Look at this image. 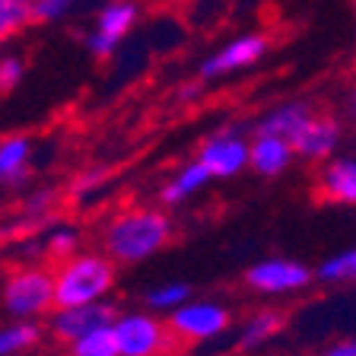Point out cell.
Returning a JSON list of instances; mask_svg holds the SVG:
<instances>
[{
  "instance_id": "52a82bcc",
  "label": "cell",
  "mask_w": 356,
  "mask_h": 356,
  "mask_svg": "<svg viewBox=\"0 0 356 356\" xmlns=\"http://www.w3.org/2000/svg\"><path fill=\"white\" fill-rule=\"evenodd\" d=\"M232 325V312L213 299H188L175 312H169V327L178 341L204 343L226 334Z\"/></svg>"
},
{
  "instance_id": "9a60e30c",
  "label": "cell",
  "mask_w": 356,
  "mask_h": 356,
  "mask_svg": "<svg viewBox=\"0 0 356 356\" xmlns=\"http://www.w3.org/2000/svg\"><path fill=\"white\" fill-rule=\"evenodd\" d=\"M210 169L200 159H191V163H185V165H178L175 169V175L165 181V188H163V204L165 207H178V204H185L188 197H194V194H200L204 188H207V181H210Z\"/></svg>"
},
{
  "instance_id": "ba28073f",
  "label": "cell",
  "mask_w": 356,
  "mask_h": 356,
  "mask_svg": "<svg viewBox=\"0 0 356 356\" xmlns=\"http://www.w3.org/2000/svg\"><path fill=\"white\" fill-rule=\"evenodd\" d=\"M242 134V124H226L200 143L197 159L207 165L213 178H236L252 165V143Z\"/></svg>"
},
{
  "instance_id": "44dd1931",
  "label": "cell",
  "mask_w": 356,
  "mask_h": 356,
  "mask_svg": "<svg viewBox=\"0 0 356 356\" xmlns=\"http://www.w3.org/2000/svg\"><path fill=\"white\" fill-rule=\"evenodd\" d=\"M321 283L341 286V283H356V248H343V252L331 254L327 261H321L315 270Z\"/></svg>"
},
{
  "instance_id": "83f0119b",
  "label": "cell",
  "mask_w": 356,
  "mask_h": 356,
  "mask_svg": "<svg viewBox=\"0 0 356 356\" xmlns=\"http://www.w3.org/2000/svg\"><path fill=\"white\" fill-rule=\"evenodd\" d=\"M51 200H54L51 191H35L29 200H26V204H22V210H26V213H42V210L48 207Z\"/></svg>"
},
{
  "instance_id": "3957f363",
  "label": "cell",
  "mask_w": 356,
  "mask_h": 356,
  "mask_svg": "<svg viewBox=\"0 0 356 356\" xmlns=\"http://www.w3.org/2000/svg\"><path fill=\"white\" fill-rule=\"evenodd\" d=\"M0 302L10 318H42L58 309V283L44 267H19L3 280Z\"/></svg>"
},
{
  "instance_id": "8fae6325",
  "label": "cell",
  "mask_w": 356,
  "mask_h": 356,
  "mask_svg": "<svg viewBox=\"0 0 356 356\" xmlns=\"http://www.w3.org/2000/svg\"><path fill=\"white\" fill-rule=\"evenodd\" d=\"M341 137L343 127L334 115H312L302 124V131L293 137V149L309 163H318V159H331L334 149L341 147Z\"/></svg>"
},
{
  "instance_id": "ffe728a7",
  "label": "cell",
  "mask_w": 356,
  "mask_h": 356,
  "mask_svg": "<svg viewBox=\"0 0 356 356\" xmlns=\"http://www.w3.org/2000/svg\"><path fill=\"white\" fill-rule=\"evenodd\" d=\"M35 22V0H0V44Z\"/></svg>"
},
{
  "instance_id": "7a4b0ae2",
  "label": "cell",
  "mask_w": 356,
  "mask_h": 356,
  "mask_svg": "<svg viewBox=\"0 0 356 356\" xmlns=\"http://www.w3.org/2000/svg\"><path fill=\"white\" fill-rule=\"evenodd\" d=\"M115 264L118 261L111 254L96 252H76L70 258L60 261L54 270V283H58V305H86V302H102L115 286Z\"/></svg>"
},
{
  "instance_id": "30bf717a",
  "label": "cell",
  "mask_w": 356,
  "mask_h": 356,
  "mask_svg": "<svg viewBox=\"0 0 356 356\" xmlns=\"http://www.w3.org/2000/svg\"><path fill=\"white\" fill-rule=\"evenodd\" d=\"M115 321V305L111 302H86V305H58L51 312V334L58 337L60 343H70L83 334H89L92 327H102Z\"/></svg>"
},
{
  "instance_id": "9c48e42d",
  "label": "cell",
  "mask_w": 356,
  "mask_h": 356,
  "mask_svg": "<svg viewBox=\"0 0 356 356\" xmlns=\"http://www.w3.org/2000/svg\"><path fill=\"white\" fill-rule=\"evenodd\" d=\"M312 270L296 258H261L245 270V286L258 296H286L312 283Z\"/></svg>"
},
{
  "instance_id": "ac0fdd59",
  "label": "cell",
  "mask_w": 356,
  "mask_h": 356,
  "mask_svg": "<svg viewBox=\"0 0 356 356\" xmlns=\"http://www.w3.org/2000/svg\"><path fill=\"white\" fill-rule=\"evenodd\" d=\"M67 350H70V356H121L115 325L92 327L89 334H83V337L67 343Z\"/></svg>"
},
{
  "instance_id": "7c38bea8",
  "label": "cell",
  "mask_w": 356,
  "mask_h": 356,
  "mask_svg": "<svg viewBox=\"0 0 356 356\" xmlns=\"http://www.w3.org/2000/svg\"><path fill=\"white\" fill-rule=\"evenodd\" d=\"M293 159H296L293 140L280 134H254L252 137V172H258L261 178L283 175Z\"/></svg>"
},
{
  "instance_id": "f546056e",
  "label": "cell",
  "mask_w": 356,
  "mask_h": 356,
  "mask_svg": "<svg viewBox=\"0 0 356 356\" xmlns=\"http://www.w3.org/2000/svg\"><path fill=\"white\" fill-rule=\"evenodd\" d=\"M347 111H350V118H356V86H353V92H350V99H347Z\"/></svg>"
},
{
  "instance_id": "6da1fadb",
  "label": "cell",
  "mask_w": 356,
  "mask_h": 356,
  "mask_svg": "<svg viewBox=\"0 0 356 356\" xmlns=\"http://www.w3.org/2000/svg\"><path fill=\"white\" fill-rule=\"evenodd\" d=\"M172 238V222L163 210L134 207L118 213L105 226V254L118 261V264H140L159 254Z\"/></svg>"
},
{
  "instance_id": "4316f807",
  "label": "cell",
  "mask_w": 356,
  "mask_h": 356,
  "mask_svg": "<svg viewBox=\"0 0 356 356\" xmlns=\"http://www.w3.org/2000/svg\"><path fill=\"white\" fill-rule=\"evenodd\" d=\"M200 92H204V80L197 76V80H191V83H181V86L175 89V99L181 105H188V102H197Z\"/></svg>"
},
{
  "instance_id": "484cf974",
  "label": "cell",
  "mask_w": 356,
  "mask_h": 356,
  "mask_svg": "<svg viewBox=\"0 0 356 356\" xmlns=\"http://www.w3.org/2000/svg\"><path fill=\"white\" fill-rule=\"evenodd\" d=\"M315 356H356V337H343V341L327 343V347L318 350Z\"/></svg>"
},
{
  "instance_id": "d6986e66",
  "label": "cell",
  "mask_w": 356,
  "mask_h": 356,
  "mask_svg": "<svg viewBox=\"0 0 356 356\" xmlns=\"http://www.w3.org/2000/svg\"><path fill=\"white\" fill-rule=\"evenodd\" d=\"M42 341V327L29 318H13V325L0 327V356H19Z\"/></svg>"
},
{
  "instance_id": "5b68a950",
  "label": "cell",
  "mask_w": 356,
  "mask_h": 356,
  "mask_svg": "<svg viewBox=\"0 0 356 356\" xmlns=\"http://www.w3.org/2000/svg\"><path fill=\"white\" fill-rule=\"evenodd\" d=\"M115 334H118L121 356H165L172 350V327L159 321L153 312H124L115 315Z\"/></svg>"
},
{
  "instance_id": "d4e9b609",
  "label": "cell",
  "mask_w": 356,
  "mask_h": 356,
  "mask_svg": "<svg viewBox=\"0 0 356 356\" xmlns=\"http://www.w3.org/2000/svg\"><path fill=\"white\" fill-rule=\"evenodd\" d=\"M22 74H26V60L19 54H0V92L19 86Z\"/></svg>"
},
{
  "instance_id": "e0dca14e",
  "label": "cell",
  "mask_w": 356,
  "mask_h": 356,
  "mask_svg": "<svg viewBox=\"0 0 356 356\" xmlns=\"http://www.w3.org/2000/svg\"><path fill=\"white\" fill-rule=\"evenodd\" d=\"M283 325H286L283 312H277V309H261V312H254V315H248V318L242 321V327H238L236 347L242 350V353L264 347V343H270L277 334L283 331Z\"/></svg>"
},
{
  "instance_id": "277c9868",
  "label": "cell",
  "mask_w": 356,
  "mask_h": 356,
  "mask_svg": "<svg viewBox=\"0 0 356 356\" xmlns=\"http://www.w3.org/2000/svg\"><path fill=\"white\" fill-rule=\"evenodd\" d=\"M137 19H140L137 0H105L92 19V29L86 32V51L99 60L115 58L121 42L134 32Z\"/></svg>"
},
{
  "instance_id": "8992f818",
  "label": "cell",
  "mask_w": 356,
  "mask_h": 356,
  "mask_svg": "<svg viewBox=\"0 0 356 356\" xmlns=\"http://www.w3.org/2000/svg\"><path fill=\"white\" fill-rule=\"evenodd\" d=\"M267 48H270V38H267L264 32L236 35L200 60L197 76L204 83H213V80H226V76H232V74H242V70H248V67L261 64V60L267 58Z\"/></svg>"
},
{
  "instance_id": "7402d4cb",
  "label": "cell",
  "mask_w": 356,
  "mask_h": 356,
  "mask_svg": "<svg viewBox=\"0 0 356 356\" xmlns=\"http://www.w3.org/2000/svg\"><path fill=\"white\" fill-rule=\"evenodd\" d=\"M188 299H191V289L181 280H165L147 293V305L153 312H175L178 305L188 302Z\"/></svg>"
},
{
  "instance_id": "5bb4252c",
  "label": "cell",
  "mask_w": 356,
  "mask_h": 356,
  "mask_svg": "<svg viewBox=\"0 0 356 356\" xmlns=\"http://www.w3.org/2000/svg\"><path fill=\"white\" fill-rule=\"evenodd\" d=\"M312 115H315V111H312V105L305 102V99L277 102L274 108H267L264 115L258 118V124H254V134H280V137L293 140V137L302 131V124L312 118Z\"/></svg>"
},
{
  "instance_id": "603a6c76",
  "label": "cell",
  "mask_w": 356,
  "mask_h": 356,
  "mask_svg": "<svg viewBox=\"0 0 356 356\" xmlns=\"http://www.w3.org/2000/svg\"><path fill=\"white\" fill-rule=\"evenodd\" d=\"M44 248H48V254H51V258H58V261L70 258V254H76V248H80V232L60 226V229L48 232V238H44Z\"/></svg>"
},
{
  "instance_id": "cb8c5ba5",
  "label": "cell",
  "mask_w": 356,
  "mask_h": 356,
  "mask_svg": "<svg viewBox=\"0 0 356 356\" xmlns=\"http://www.w3.org/2000/svg\"><path fill=\"white\" fill-rule=\"evenodd\" d=\"M80 7V0H35V22H60Z\"/></svg>"
},
{
  "instance_id": "2e32d148",
  "label": "cell",
  "mask_w": 356,
  "mask_h": 356,
  "mask_svg": "<svg viewBox=\"0 0 356 356\" xmlns=\"http://www.w3.org/2000/svg\"><path fill=\"white\" fill-rule=\"evenodd\" d=\"M29 163H32V140L13 134L0 140V185L16 188L29 178Z\"/></svg>"
},
{
  "instance_id": "f1b7e54d",
  "label": "cell",
  "mask_w": 356,
  "mask_h": 356,
  "mask_svg": "<svg viewBox=\"0 0 356 356\" xmlns=\"http://www.w3.org/2000/svg\"><path fill=\"white\" fill-rule=\"evenodd\" d=\"M96 181H102V172H99V169H89V172H83V175L74 181V191H86V188H96Z\"/></svg>"
},
{
  "instance_id": "4fadbf2b",
  "label": "cell",
  "mask_w": 356,
  "mask_h": 356,
  "mask_svg": "<svg viewBox=\"0 0 356 356\" xmlns=\"http://www.w3.org/2000/svg\"><path fill=\"white\" fill-rule=\"evenodd\" d=\"M318 194L325 200H331V204L356 207V159L353 156H337V159L321 165Z\"/></svg>"
}]
</instances>
